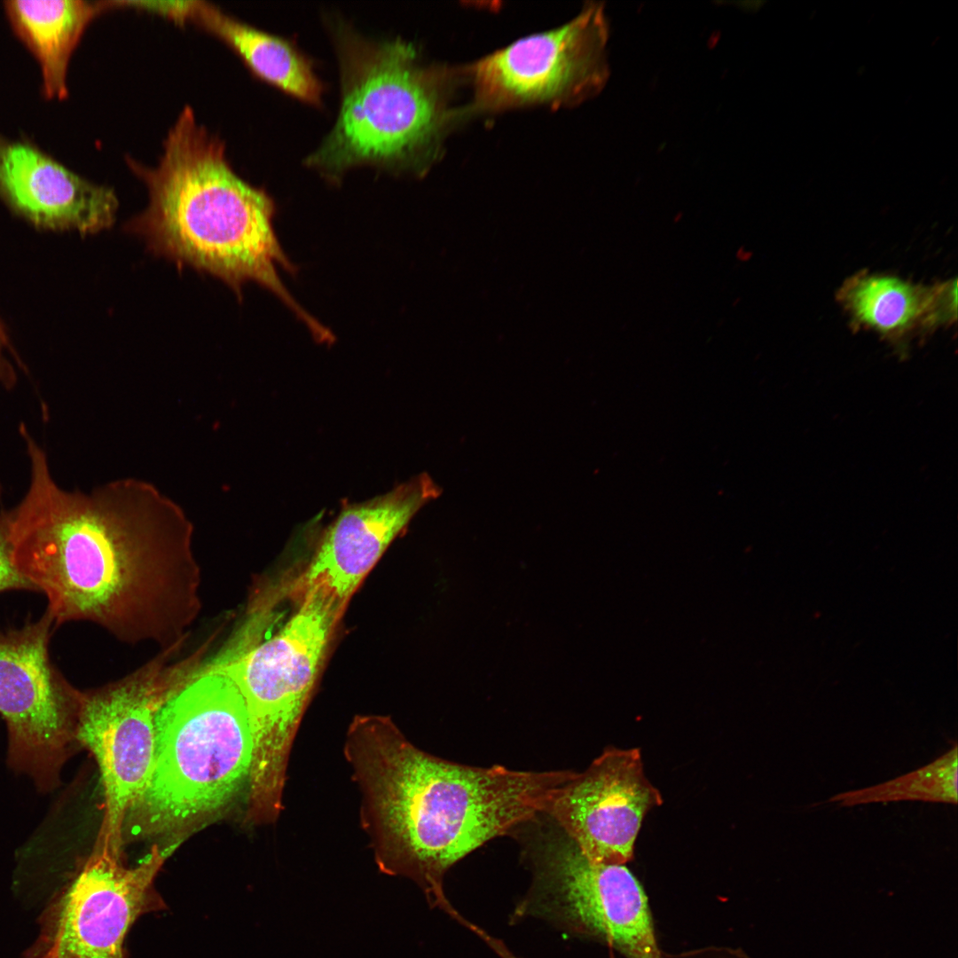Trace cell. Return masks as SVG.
I'll return each instance as SVG.
<instances>
[{
    "label": "cell",
    "instance_id": "ba28073f",
    "mask_svg": "<svg viewBox=\"0 0 958 958\" xmlns=\"http://www.w3.org/2000/svg\"><path fill=\"white\" fill-rule=\"evenodd\" d=\"M54 620L46 610L21 628L0 632V715L8 733L7 763L43 792L59 783L76 745L82 692L51 663Z\"/></svg>",
    "mask_w": 958,
    "mask_h": 958
},
{
    "label": "cell",
    "instance_id": "9c48e42d",
    "mask_svg": "<svg viewBox=\"0 0 958 958\" xmlns=\"http://www.w3.org/2000/svg\"><path fill=\"white\" fill-rule=\"evenodd\" d=\"M176 847L154 845L137 866L127 867L96 845L45 908L27 958H128L135 923L167 907L154 879Z\"/></svg>",
    "mask_w": 958,
    "mask_h": 958
},
{
    "label": "cell",
    "instance_id": "5b68a950",
    "mask_svg": "<svg viewBox=\"0 0 958 958\" xmlns=\"http://www.w3.org/2000/svg\"><path fill=\"white\" fill-rule=\"evenodd\" d=\"M154 726L153 772L126 820L137 834H177L196 826L247 786L253 755L248 713L238 687L220 670L173 692Z\"/></svg>",
    "mask_w": 958,
    "mask_h": 958
},
{
    "label": "cell",
    "instance_id": "6da1fadb",
    "mask_svg": "<svg viewBox=\"0 0 958 958\" xmlns=\"http://www.w3.org/2000/svg\"><path fill=\"white\" fill-rule=\"evenodd\" d=\"M193 533L184 509L149 482L70 492L43 471L13 509L10 543L54 626L89 621L125 643L169 651L201 609Z\"/></svg>",
    "mask_w": 958,
    "mask_h": 958
},
{
    "label": "cell",
    "instance_id": "277c9868",
    "mask_svg": "<svg viewBox=\"0 0 958 958\" xmlns=\"http://www.w3.org/2000/svg\"><path fill=\"white\" fill-rule=\"evenodd\" d=\"M328 24L339 65L340 108L304 163L332 181L364 165L424 174L454 119L447 71L424 63L401 37L371 38L339 18Z\"/></svg>",
    "mask_w": 958,
    "mask_h": 958
},
{
    "label": "cell",
    "instance_id": "52a82bcc",
    "mask_svg": "<svg viewBox=\"0 0 958 958\" xmlns=\"http://www.w3.org/2000/svg\"><path fill=\"white\" fill-rule=\"evenodd\" d=\"M538 817L527 836L534 872L528 908L609 944L624 958H664L648 897L633 873L625 864L590 858L547 816V825H539Z\"/></svg>",
    "mask_w": 958,
    "mask_h": 958
},
{
    "label": "cell",
    "instance_id": "4fadbf2b",
    "mask_svg": "<svg viewBox=\"0 0 958 958\" xmlns=\"http://www.w3.org/2000/svg\"><path fill=\"white\" fill-rule=\"evenodd\" d=\"M440 491L424 473L386 494L348 505L324 532L294 588H320L346 607L392 540Z\"/></svg>",
    "mask_w": 958,
    "mask_h": 958
},
{
    "label": "cell",
    "instance_id": "7c38bea8",
    "mask_svg": "<svg viewBox=\"0 0 958 958\" xmlns=\"http://www.w3.org/2000/svg\"><path fill=\"white\" fill-rule=\"evenodd\" d=\"M662 802L640 749L608 747L557 789L544 814L590 858L625 864L644 817Z\"/></svg>",
    "mask_w": 958,
    "mask_h": 958
},
{
    "label": "cell",
    "instance_id": "8992f818",
    "mask_svg": "<svg viewBox=\"0 0 958 958\" xmlns=\"http://www.w3.org/2000/svg\"><path fill=\"white\" fill-rule=\"evenodd\" d=\"M294 595L298 608L276 633L216 667L234 682L247 710L253 741L248 816L263 823L282 809L292 743L345 609L320 588L294 590Z\"/></svg>",
    "mask_w": 958,
    "mask_h": 958
},
{
    "label": "cell",
    "instance_id": "ffe728a7",
    "mask_svg": "<svg viewBox=\"0 0 958 958\" xmlns=\"http://www.w3.org/2000/svg\"><path fill=\"white\" fill-rule=\"evenodd\" d=\"M115 4L145 9L184 22L192 18L197 1H124Z\"/></svg>",
    "mask_w": 958,
    "mask_h": 958
},
{
    "label": "cell",
    "instance_id": "603a6c76",
    "mask_svg": "<svg viewBox=\"0 0 958 958\" xmlns=\"http://www.w3.org/2000/svg\"><path fill=\"white\" fill-rule=\"evenodd\" d=\"M682 216H683L682 213L680 214V212H679V214H677V215H676V216H675L673 217V220H672V221H673V223H674V224H679V223H680V222L682 221Z\"/></svg>",
    "mask_w": 958,
    "mask_h": 958
},
{
    "label": "cell",
    "instance_id": "8fae6325",
    "mask_svg": "<svg viewBox=\"0 0 958 958\" xmlns=\"http://www.w3.org/2000/svg\"><path fill=\"white\" fill-rule=\"evenodd\" d=\"M608 25L601 4L567 24L530 35L470 67L475 106L499 109L585 99L604 86L609 68Z\"/></svg>",
    "mask_w": 958,
    "mask_h": 958
},
{
    "label": "cell",
    "instance_id": "2e32d148",
    "mask_svg": "<svg viewBox=\"0 0 958 958\" xmlns=\"http://www.w3.org/2000/svg\"><path fill=\"white\" fill-rule=\"evenodd\" d=\"M192 19L227 43L260 78L306 102L321 104L324 84L312 59L291 39L254 27L203 1H197Z\"/></svg>",
    "mask_w": 958,
    "mask_h": 958
},
{
    "label": "cell",
    "instance_id": "e0dca14e",
    "mask_svg": "<svg viewBox=\"0 0 958 958\" xmlns=\"http://www.w3.org/2000/svg\"><path fill=\"white\" fill-rule=\"evenodd\" d=\"M104 2L82 0H11L5 9L17 33L36 57L43 90L50 98L67 95V73L72 52L90 20Z\"/></svg>",
    "mask_w": 958,
    "mask_h": 958
},
{
    "label": "cell",
    "instance_id": "d6986e66",
    "mask_svg": "<svg viewBox=\"0 0 958 958\" xmlns=\"http://www.w3.org/2000/svg\"><path fill=\"white\" fill-rule=\"evenodd\" d=\"M11 511L0 512V593L12 590L36 591L15 568L10 544Z\"/></svg>",
    "mask_w": 958,
    "mask_h": 958
},
{
    "label": "cell",
    "instance_id": "9a60e30c",
    "mask_svg": "<svg viewBox=\"0 0 958 958\" xmlns=\"http://www.w3.org/2000/svg\"><path fill=\"white\" fill-rule=\"evenodd\" d=\"M956 280L924 287L899 278L868 273L845 281L838 299L859 326L899 337L920 326L956 318Z\"/></svg>",
    "mask_w": 958,
    "mask_h": 958
},
{
    "label": "cell",
    "instance_id": "44dd1931",
    "mask_svg": "<svg viewBox=\"0 0 958 958\" xmlns=\"http://www.w3.org/2000/svg\"><path fill=\"white\" fill-rule=\"evenodd\" d=\"M3 345H4V344L0 341V384H2L6 389H11L15 384V373H14L12 366L4 359V357L3 354H2V346ZM0 496H1V485H0Z\"/></svg>",
    "mask_w": 958,
    "mask_h": 958
},
{
    "label": "cell",
    "instance_id": "3957f363",
    "mask_svg": "<svg viewBox=\"0 0 958 958\" xmlns=\"http://www.w3.org/2000/svg\"><path fill=\"white\" fill-rule=\"evenodd\" d=\"M147 187L146 209L124 229L150 251L211 274L242 296L255 281L278 296L318 339L326 327L290 294L278 267L294 268L275 234L274 203L232 169L224 145L185 107L163 143L156 167L130 161Z\"/></svg>",
    "mask_w": 958,
    "mask_h": 958
},
{
    "label": "cell",
    "instance_id": "7a4b0ae2",
    "mask_svg": "<svg viewBox=\"0 0 958 958\" xmlns=\"http://www.w3.org/2000/svg\"><path fill=\"white\" fill-rule=\"evenodd\" d=\"M346 758L380 871L436 893L444 874L488 841L544 814L572 771L477 767L432 756L382 716H357Z\"/></svg>",
    "mask_w": 958,
    "mask_h": 958
},
{
    "label": "cell",
    "instance_id": "30bf717a",
    "mask_svg": "<svg viewBox=\"0 0 958 958\" xmlns=\"http://www.w3.org/2000/svg\"><path fill=\"white\" fill-rule=\"evenodd\" d=\"M158 661L100 688L82 692L76 741L100 773L104 819L98 845L121 856L128 814L151 777L155 716L177 688Z\"/></svg>",
    "mask_w": 958,
    "mask_h": 958
},
{
    "label": "cell",
    "instance_id": "5bb4252c",
    "mask_svg": "<svg viewBox=\"0 0 958 958\" xmlns=\"http://www.w3.org/2000/svg\"><path fill=\"white\" fill-rule=\"evenodd\" d=\"M0 198L35 225L93 234L110 228L118 200L29 144L0 134Z\"/></svg>",
    "mask_w": 958,
    "mask_h": 958
},
{
    "label": "cell",
    "instance_id": "7402d4cb",
    "mask_svg": "<svg viewBox=\"0 0 958 958\" xmlns=\"http://www.w3.org/2000/svg\"><path fill=\"white\" fill-rule=\"evenodd\" d=\"M734 257L737 261L744 263L750 259L751 252L749 251L745 247L741 246L736 248Z\"/></svg>",
    "mask_w": 958,
    "mask_h": 958
},
{
    "label": "cell",
    "instance_id": "ac0fdd59",
    "mask_svg": "<svg viewBox=\"0 0 958 958\" xmlns=\"http://www.w3.org/2000/svg\"><path fill=\"white\" fill-rule=\"evenodd\" d=\"M899 799H922L955 804L957 801L956 745L941 758L916 772L874 788L838 795L831 800L852 805Z\"/></svg>",
    "mask_w": 958,
    "mask_h": 958
}]
</instances>
